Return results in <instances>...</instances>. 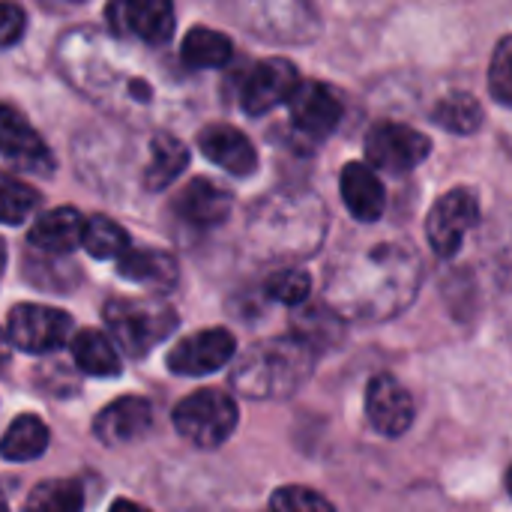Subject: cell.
Segmentation results:
<instances>
[{
    "instance_id": "cell-1",
    "label": "cell",
    "mask_w": 512,
    "mask_h": 512,
    "mask_svg": "<svg viewBox=\"0 0 512 512\" xmlns=\"http://www.w3.org/2000/svg\"><path fill=\"white\" fill-rule=\"evenodd\" d=\"M57 63L75 90L102 111L132 123H150L162 105L174 108L183 96L165 66L132 54L123 39L96 30L66 33L57 45Z\"/></svg>"
},
{
    "instance_id": "cell-2",
    "label": "cell",
    "mask_w": 512,
    "mask_h": 512,
    "mask_svg": "<svg viewBox=\"0 0 512 512\" xmlns=\"http://www.w3.org/2000/svg\"><path fill=\"white\" fill-rule=\"evenodd\" d=\"M420 258L402 243H375L336 258L324 297L351 321H387L405 312L420 291Z\"/></svg>"
},
{
    "instance_id": "cell-3",
    "label": "cell",
    "mask_w": 512,
    "mask_h": 512,
    "mask_svg": "<svg viewBox=\"0 0 512 512\" xmlns=\"http://www.w3.org/2000/svg\"><path fill=\"white\" fill-rule=\"evenodd\" d=\"M327 207L309 192H279L255 204L246 234L258 255L297 261L324 243Z\"/></svg>"
},
{
    "instance_id": "cell-4",
    "label": "cell",
    "mask_w": 512,
    "mask_h": 512,
    "mask_svg": "<svg viewBox=\"0 0 512 512\" xmlns=\"http://www.w3.org/2000/svg\"><path fill=\"white\" fill-rule=\"evenodd\" d=\"M315 369V348L297 336H282L249 348L231 375V384L246 399H285L297 393Z\"/></svg>"
},
{
    "instance_id": "cell-5",
    "label": "cell",
    "mask_w": 512,
    "mask_h": 512,
    "mask_svg": "<svg viewBox=\"0 0 512 512\" xmlns=\"http://www.w3.org/2000/svg\"><path fill=\"white\" fill-rule=\"evenodd\" d=\"M105 327L129 357H144L177 327V312L156 300L114 297L102 309Z\"/></svg>"
},
{
    "instance_id": "cell-6",
    "label": "cell",
    "mask_w": 512,
    "mask_h": 512,
    "mask_svg": "<svg viewBox=\"0 0 512 512\" xmlns=\"http://www.w3.org/2000/svg\"><path fill=\"white\" fill-rule=\"evenodd\" d=\"M237 405L222 390H195L174 408V429L201 450H213L237 429Z\"/></svg>"
},
{
    "instance_id": "cell-7",
    "label": "cell",
    "mask_w": 512,
    "mask_h": 512,
    "mask_svg": "<svg viewBox=\"0 0 512 512\" xmlns=\"http://www.w3.org/2000/svg\"><path fill=\"white\" fill-rule=\"evenodd\" d=\"M432 153V141L405 123H375L366 135V159L369 168H381L387 174H408L423 165Z\"/></svg>"
},
{
    "instance_id": "cell-8",
    "label": "cell",
    "mask_w": 512,
    "mask_h": 512,
    "mask_svg": "<svg viewBox=\"0 0 512 512\" xmlns=\"http://www.w3.org/2000/svg\"><path fill=\"white\" fill-rule=\"evenodd\" d=\"M72 339V318L51 306L18 303L6 321V342L27 354L60 351Z\"/></svg>"
},
{
    "instance_id": "cell-9",
    "label": "cell",
    "mask_w": 512,
    "mask_h": 512,
    "mask_svg": "<svg viewBox=\"0 0 512 512\" xmlns=\"http://www.w3.org/2000/svg\"><path fill=\"white\" fill-rule=\"evenodd\" d=\"M477 222H480L477 195L471 189H453L444 198H438L435 207L429 210V219H426L429 246L435 249V255L453 258Z\"/></svg>"
},
{
    "instance_id": "cell-10",
    "label": "cell",
    "mask_w": 512,
    "mask_h": 512,
    "mask_svg": "<svg viewBox=\"0 0 512 512\" xmlns=\"http://www.w3.org/2000/svg\"><path fill=\"white\" fill-rule=\"evenodd\" d=\"M300 84V72L288 57H264L258 60L246 81H243V93H240V105L246 114L261 117L267 111H273L276 105L288 102L291 93Z\"/></svg>"
},
{
    "instance_id": "cell-11",
    "label": "cell",
    "mask_w": 512,
    "mask_h": 512,
    "mask_svg": "<svg viewBox=\"0 0 512 512\" xmlns=\"http://www.w3.org/2000/svg\"><path fill=\"white\" fill-rule=\"evenodd\" d=\"M108 24L117 39L135 36L144 45H165L174 33V9L168 0H126L108 6Z\"/></svg>"
},
{
    "instance_id": "cell-12",
    "label": "cell",
    "mask_w": 512,
    "mask_h": 512,
    "mask_svg": "<svg viewBox=\"0 0 512 512\" xmlns=\"http://www.w3.org/2000/svg\"><path fill=\"white\" fill-rule=\"evenodd\" d=\"M288 108L291 123L309 138H327L345 114L339 90L324 81H300L288 99Z\"/></svg>"
},
{
    "instance_id": "cell-13",
    "label": "cell",
    "mask_w": 512,
    "mask_h": 512,
    "mask_svg": "<svg viewBox=\"0 0 512 512\" xmlns=\"http://www.w3.org/2000/svg\"><path fill=\"white\" fill-rule=\"evenodd\" d=\"M234 351H237L234 336L222 327H210L177 342L168 354V369L177 375L201 378V375L222 369L234 357Z\"/></svg>"
},
{
    "instance_id": "cell-14",
    "label": "cell",
    "mask_w": 512,
    "mask_h": 512,
    "mask_svg": "<svg viewBox=\"0 0 512 512\" xmlns=\"http://www.w3.org/2000/svg\"><path fill=\"white\" fill-rule=\"evenodd\" d=\"M414 399L411 393L393 378V375H378L366 387V417L381 432L384 438H399L411 429L414 423Z\"/></svg>"
},
{
    "instance_id": "cell-15",
    "label": "cell",
    "mask_w": 512,
    "mask_h": 512,
    "mask_svg": "<svg viewBox=\"0 0 512 512\" xmlns=\"http://www.w3.org/2000/svg\"><path fill=\"white\" fill-rule=\"evenodd\" d=\"M153 426V405L141 396L114 399L93 420V435L105 447H123L144 438Z\"/></svg>"
},
{
    "instance_id": "cell-16",
    "label": "cell",
    "mask_w": 512,
    "mask_h": 512,
    "mask_svg": "<svg viewBox=\"0 0 512 512\" xmlns=\"http://www.w3.org/2000/svg\"><path fill=\"white\" fill-rule=\"evenodd\" d=\"M198 147L201 153L216 162L219 168L237 174V177H249L258 165V153L255 144L231 123H210L198 132Z\"/></svg>"
},
{
    "instance_id": "cell-17",
    "label": "cell",
    "mask_w": 512,
    "mask_h": 512,
    "mask_svg": "<svg viewBox=\"0 0 512 512\" xmlns=\"http://www.w3.org/2000/svg\"><path fill=\"white\" fill-rule=\"evenodd\" d=\"M342 201L357 222H378L387 207L384 186L366 162H348L339 177Z\"/></svg>"
},
{
    "instance_id": "cell-18",
    "label": "cell",
    "mask_w": 512,
    "mask_h": 512,
    "mask_svg": "<svg viewBox=\"0 0 512 512\" xmlns=\"http://www.w3.org/2000/svg\"><path fill=\"white\" fill-rule=\"evenodd\" d=\"M117 273L147 291H156V294H168L174 291L177 279H180V270H177V261L162 252V249H135L129 246L120 258H117Z\"/></svg>"
},
{
    "instance_id": "cell-19",
    "label": "cell",
    "mask_w": 512,
    "mask_h": 512,
    "mask_svg": "<svg viewBox=\"0 0 512 512\" xmlns=\"http://www.w3.org/2000/svg\"><path fill=\"white\" fill-rule=\"evenodd\" d=\"M231 207H234L231 192L222 189L213 180H204V177L186 183L183 192L174 201L177 216L186 219V222H192V225H201V228H210V225L225 222L228 213H231Z\"/></svg>"
},
{
    "instance_id": "cell-20",
    "label": "cell",
    "mask_w": 512,
    "mask_h": 512,
    "mask_svg": "<svg viewBox=\"0 0 512 512\" xmlns=\"http://www.w3.org/2000/svg\"><path fill=\"white\" fill-rule=\"evenodd\" d=\"M0 156L12 159L15 165L27 168V171H45L51 156L42 144V138L24 123V117L0 102Z\"/></svg>"
},
{
    "instance_id": "cell-21",
    "label": "cell",
    "mask_w": 512,
    "mask_h": 512,
    "mask_svg": "<svg viewBox=\"0 0 512 512\" xmlns=\"http://www.w3.org/2000/svg\"><path fill=\"white\" fill-rule=\"evenodd\" d=\"M81 231H84V216L75 207H57L33 222L27 243L48 255H66L75 246H81Z\"/></svg>"
},
{
    "instance_id": "cell-22",
    "label": "cell",
    "mask_w": 512,
    "mask_h": 512,
    "mask_svg": "<svg viewBox=\"0 0 512 512\" xmlns=\"http://www.w3.org/2000/svg\"><path fill=\"white\" fill-rule=\"evenodd\" d=\"M189 165V150L186 144L177 138V135H168V132H156L153 141H150V162L144 168V189L147 192H162L168 189L180 174L183 168Z\"/></svg>"
},
{
    "instance_id": "cell-23",
    "label": "cell",
    "mask_w": 512,
    "mask_h": 512,
    "mask_svg": "<svg viewBox=\"0 0 512 512\" xmlns=\"http://www.w3.org/2000/svg\"><path fill=\"white\" fill-rule=\"evenodd\" d=\"M69 348H72L75 366L84 375H93V378H114V375H120L117 348H114V342L105 333H99V330H81V333H75L69 339Z\"/></svg>"
},
{
    "instance_id": "cell-24",
    "label": "cell",
    "mask_w": 512,
    "mask_h": 512,
    "mask_svg": "<svg viewBox=\"0 0 512 512\" xmlns=\"http://www.w3.org/2000/svg\"><path fill=\"white\" fill-rule=\"evenodd\" d=\"M45 450H48V426L33 414H21L0 438V456L6 462H30L39 459Z\"/></svg>"
},
{
    "instance_id": "cell-25",
    "label": "cell",
    "mask_w": 512,
    "mask_h": 512,
    "mask_svg": "<svg viewBox=\"0 0 512 512\" xmlns=\"http://www.w3.org/2000/svg\"><path fill=\"white\" fill-rule=\"evenodd\" d=\"M234 54V45L225 33L213 27H192L183 39L180 57L189 69H216L225 66Z\"/></svg>"
},
{
    "instance_id": "cell-26",
    "label": "cell",
    "mask_w": 512,
    "mask_h": 512,
    "mask_svg": "<svg viewBox=\"0 0 512 512\" xmlns=\"http://www.w3.org/2000/svg\"><path fill=\"white\" fill-rule=\"evenodd\" d=\"M84 510V489L78 480H45L39 483L27 501L24 512H81Z\"/></svg>"
},
{
    "instance_id": "cell-27",
    "label": "cell",
    "mask_w": 512,
    "mask_h": 512,
    "mask_svg": "<svg viewBox=\"0 0 512 512\" xmlns=\"http://www.w3.org/2000/svg\"><path fill=\"white\" fill-rule=\"evenodd\" d=\"M81 246L90 258H120L132 243L129 234L108 216H90L84 219Z\"/></svg>"
},
{
    "instance_id": "cell-28",
    "label": "cell",
    "mask_w": 512,
    "mask_h": 512,
    "mask_svg": "<svg viewBox=\"0 0 512 512\" xmlns=\"http://www.w3.org/2000/svg\"><path fill=\"white\" fill-rule=\"evenodd\" d=\"M432 120L456 135H471L483 126V105L471 93H453L441 99L432 111Z\"/></svg>"
},
{
    "instance_id": "cell-29",
    "label": "cell",
    "mask_w": 512,
    "mask_h": 512,
    "mask_svg": "<svg viewBox=\"0 0 512 512\" xmlns=\"http://www.w3.org/2000/svg\"><path fill=\"white\" fill-rule=\"evenodd\" d=\"M39 207V195L33 192V186L0 174V222L3 225H21L27 216H33V210Z\"/></svg>"
},
{
    "instance_id": "cell-30",
    "label": "cell",
    "mask_w": 512,
    "mask_h": 512,
    "mask_svg": "<svg viewBox=\"0 0 512 512\" xmlns=\"http://www.w3.org/2000/svg\"><path fill=\"white\" fill-rule=\"evenodd\" d=\"M264 291L270 300L282 303V306H297V303H306L309 291H312V279L306 270H297V267H282L276 270L267 282H264Z\"/></svg>"
},
{
    "instance_id": "cell-31",
    "label": "cell",
    "mask_w": 512,
    "mask_h": 512,
    "mask_svg": "<svg viewBox=\"0 0 512 512\" xmlns=\"http://www.w3.org/2000/svg\"><path fill=\"white\" fill-rule=\"evenodd\" d=\"M270 504H273V512H336L324 495L306 486H282L273 492Z\"/></svg>"
},
{
    "instance_id": "cell-32",
    "label": "cell",
    "mask_w": 512,
    "mask_h": 512,
    "mask_svg": "<svg viewBox=\"0 0 512 512\" xmlns=\"http://www.w3.org/2000/svg\"><path fill=\"white\" fill-rule=\"evenodd\" d=\"M489 87L501 105L512 102V36H504L489 63Z\"/></svg>"
},
{
    "instance_id": "cell-33",
    "label": "cell",
    "mask_w": 512,
    "mask_h": 512,
    "mask_svg": "<svg viewBox=\"0 0 512 512\" xmlns=\"http://www.w3.org/2000/svg\"><path fill=\"white\" fill-rule=\"evenodd\" d=\"M24 27H27L24 9L15 3H0V48L15 45L24 36Z\"/></svg>"
},
{
    "instance_id": "cell-34",
    "label": "cell",
    "mask_w": 512,
    "mask_h": 512,
    "mask_svg": "<svg viewBox=\"0 0 512 512\" xmlns=\"http://www.w3.org/2000/svg\"><path fill=\"white\" fill-rule=\"evenodd\" d=\"M111 512H150V510H144L141 504H135V501H114V507H111Z\"/></svg>"
},
{
    "instance_id": "cell-35",
    "label": "cell",
    "mask_w": 512,
    "mask_h": 512,
    "mask_svg": "<svg viewBox=\"0 0 512 512\" xmlns=\"http://www.w3.org/2000/svg\"><path fill=\"white\" fill-rule=\"evenodd\" d=\"M9 360V342H6V333L0 330V366Z\"/></svg>"
},
{
    "instance_id": "cell-36",
    "label": "cell",
    "mask_w": 512,
    "mask_h": 512,
    "mask_svg": "<svg viewBox=\"0 0 512 512\" xmlns=\"http://www.w3.org/2000/svg\"><path fill=\"white\" fill-rule=\"evenodd\" d=\"M3 267H6V246H3V240H0V276H3Z\"/></svg>"
},
{
    "instance_id": "cell-37",
    "label": "cell",
    "mask_w": 512,
    "mask_h": 512,
    "mask_svg": "<svg viewBox=\"0 0 512 512\" xmlns=\"http://www.w3.org/2000/svg\"><path fill=\"white\" fill-rule=\"evenodd\" d=\"M0 512H9V510H6V507H3V504H0Z\"/></svg>"
}]
</instances>
